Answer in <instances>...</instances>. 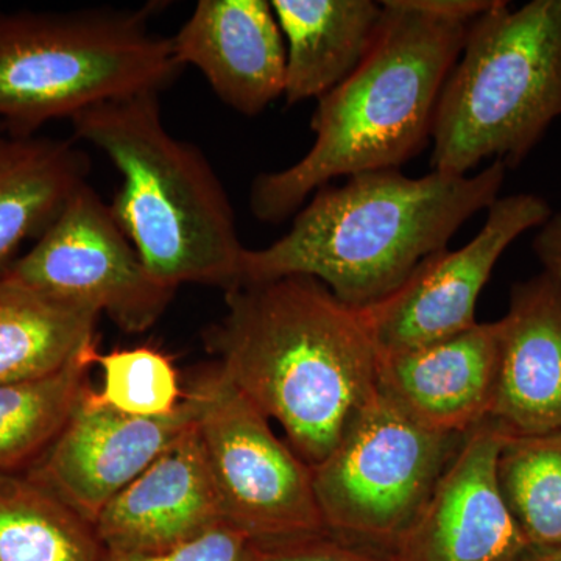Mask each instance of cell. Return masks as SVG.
<instances>
[{
	"label": "cell",
	"mask_w": 561,
	"mask_h": 561,
	"mask_svg": "<svg viewBox=\"0 0 561 561\" xmlns=\"http://www.w3.org/2000/svg\"><path fill=\"white\" fill-rule=\"evenodd\" d=\"M493 0H387L360 65L319 99L312 149L297 164L261 173L250 208L280 224L332 180L400 169L431 140L443 87L468 28Z\"/></svg>",
	"instance_id": "cell-1"
},
{
	"label": "cell",
	"mask_w": 561,
	"mask_h": 561,
	"mask_svg": "<svg viewBox=\"0 0 561 561\" xmlns=\"http://www.w3.org/2000/svg\"><path fill=\"white\" fill-rule=\"evenodd\" d=\"M225 300L227 313L206 331V348L316 467L378 389V350L362 312L300 275L242 284Z\"/></svg>",
	"instance_id": "cell-2"
},
{
	"label": "cell",
	"mask_w": 561,
	"mask_h": 561,
	"mask_svg": "<svg viewBox=\"0 0 561 561\" xmlns=\"http://www.w3.org/2000/svg\"><path fill=\"white\" fill-rule=\"evenodd\" d=\"M505 172L504 162L491 161L476 175L432 171L411 179L382 169L327 184L298 210L286 236L247 249L242 284L311 276L350 308H368L489 209L501 197Z\"/></svg>",
	"instance_id": "cell-3"
},
{
	"label": "cell",
	"mask_w": 561,
	"mask_h": 561,
	"mask_svg": "<svg viewBox=\"0 0 561 561\" xmlns=\"http://www.w3.org/2000/svg\"><path fill=\"white\" fill-rule=\"evenodd\" d=\"M70 122L121 173L111 213L158 283L241 286L247 249L227 191L205 154L168 131L158 92L92 106Z\"/></svg>",
	"instance_id": "cell-4"
},
{
	"label": "cell",
	"mask_w": 561,
	"mask_h": 561,
	"mask_svg": "<svg viewBox=\"0 0 561 561\" xmlns=\"http://www.w3.org/2000/svg\"><path fill=\"white\" fill-rule=\"evenodd\" d=\"M561 116V0H493L468 28L432 125V169L522 164Z\"/></svg>",
	"instance_id": "cell-5"
},
{
	"label": "cell",
	"mask_w": 561,
	"mask_h": 561,
	"mask_svg": "<svg viewBox=\"0 0 561 561\" xmlns=\"http://www.w3.org/2000/svg\"><path fill=\"white\" fill-rule=\"evenodd\" d=\"M142 11L0 13V121L11 135L35 136L47 122L146 92L179 76L172 39L149 28Z\"/></svg>",
	"instance_id": "cell-6"
},
{
	"label": "cell",
	"mask_w": 561,
	"mask_h": 561,
	"mask_svg": "<svg viewBox=\"0 0 561 561\" xmlns=\"http://www.w3.org/2000/svg\"><path fill=\"white\" fill-rule=\"evenodd\" d=\"M463 437L421 426L376 389L330 456L311 468L324 526L393 553Z\"/></svg>",
	"instance_id": "cell-7"
},
{
	"label": "cell",
	"mask_w": 561,
	"mask_h": 561,
	"mask_svg": "<svg viewBox=\"0 0 561 561\" xmlns=\"http://www.w3.org/2000/svg\"><path fill=\"white\" fill-rule=\"evenodd\" d=\"M187 393L224 524L262 545L328 530L312 470L273 432L271 420L232 386L216 362Z\"/></svg>",
	"instance_id": "cell-8"
},
{
	"label": "cell",
	"mask_w": 561,
	"mask_h": 561,
	"mask_svg": "<svg viewBox=\"0 0 561 561\" xmlns=\"http://www.w3.org/2000/svg\"><path fill=\"white\" fill-rule=\"evenodd\" d=\"M3 273L54 300L106 313L127 334L150 330L176 291L147 272L110 205L88 183Z\"/></svg>",
	"instance_id": "cell-9"
},
{
	"label": "cell",
	"mask_w": 561,
	"mask_h": 561,
	"mask_svg": "<svg viewBox=\"0 0 561 561\" xmlns=\"http://www.w3.org/2000/svg\"><path fill=\"white\" fill-rule=\"evenodd\" d=\"M486 210L485 224L467 245L431 254L389 297L359 309L378 356L404 353L474 327L479 297L504 251L553 214L545 198L527 192L500 197Z\"/></svg>",
	"instance_id": "cell-10"
},
{
	"label": "cell",
	"mask_w": 561,
	"mask_h": 561,
	"mask_svg": "<svg viewBox=\"0 0 561 561\" xmlns=\"http://www.w3.org/2000/svg\"><path fill=\"white\" fill-rule=\"evenodd\" d=\"M195 415L187 390L169 415L140 419L103 404L88 386L60 435L25 474L94 526L105 505L142 474Z\"/></svg>",
	"instance_id": "cell-11"
},
{
	"label": "cell",
	"mask_w": 561,
	"mask_h": 561,
	"mask_svg": "<svg viewBox=\"0 0 561 561\" xmlns=\"http://www.w3.org/2000/svg\"><path fill=\"white\" fill-rule=\"evenodd\" d=\"M504 440L505 435L490 420L465 435L394 548L398 561L522 560L530 546L497 483Z\"/></svg>",
	"instance_id": "cell-12"
},
{
	"label": "cell",
	"mask_w": 561,
	"mask_h": 561,
	"mask_svg": "<svg viewBox=\"0 0 561 561\" xmlns=\"http://www.w3.org/2000/svg\"><path fill=\"white\" fill-rule=\"evenodd\" d=\"M500 320L378 357V390L421 426L463 437L490 420L500 376Z\"/></svg>",
	"instance_id": "cell-13"
},
{
	"label": "cell",
	"mask_w": 561,
	"mask_h": 561,
	"mask_svg": "<svg viewBox=\"0 0 561 561\" xmlns=\"http://www.w3.org/2000/svg\"><path fill=\"white\" fill-rule=\"evenodd\" d=\"M224 524L219 496L197 426L105 505L94 523L103 552H161Z\"/></svg>",
	"instance_id": "cell-14"
},
{
	"label": "cell",
	"mask_w": 561,
	"mask_h": 561,
	"mask_svg": "<svg viewBox=\"0 0 561 561\" xmlns=\"http://www.w3.org/2000/svg\"><path fill=\"white\" fill-rule=\"evenodd\" d=\"M171 39L181 68L201 69L217 98L243 116L284 94L286 44L267 0H202Z\"/></svg>",
	"instance_id": "cell-15"
},
{
	"label": "cell",
	"mask_w": 561,
	"mask_h": 561,
	"mask_svg": "<svg viewBox=\"0 0 561 561\" xmlns=\"http://www.w3.org/2000/svg\"><path fill=\"white\" fill-rule=\"evenodd\" d=\"M500 327V376L491 423L505 437L561 432L560 284L546 272L513 284Z\"/></svg>",
	"instance_id": "cell-16"
},
{
	"label": "cell",
	"mask_w": 561,
	"mask_h": 561,
	"mask_svg": "<svg viewBox=\"0 0 561 561\" xmlns=\"http://www.w3.org/2000/svg\"><path fill=\"white\" fill-rule=\"evenodd\" d=\"M286 39L287 105L323 98L370 50L382 18L371 0H272Z\"/></svg>",
	"instance_id": "cell-17"
},
{
	"label": "cell",
	"mask_w": 561,
	"mask_h": 561,
	"mask_svg": "<svg viewBox=\"0 0 561 561\" xmlns=\"http://www.w3.org/2000/svg\"><path fill=\"white\" fill-rule=\"evenodd\" d=\"M90 160L69 140L11 135L0 125V273L87 183Z\"/></svg>",
	"instance_id": "cell-18"
},
{
	"label": "cell",
	"mask_w": 561,
	"mask_h": 561,
	"mask_svg": "<svg viewBox=\"0 0 561 561\" xmlns=\"http://www.w3.org/2000/svg\"><path fill=\"white\" fill-rule=\"evenodd\" d=\"M99 319L0 273V383L60 370L95 342Z\"/></svg>",
	"instance_id": "cell-19"
},
{
	"label": "cell",
	"mask_w": 561,
	"mask_h": 561,
	"mask_svg": "<svg viewBox=\"0 0 561 561\" xmlns=\"http://www.w3.org/2000/svg\"><path fill=\"white\" fill-rule=\"evenodd\" d=\"M95 342L60 370L0 383V474L27 472L60 435L87 389Z\"/></svg>",
	"instance_id": "cell-20"
},
{
	"label": "cell",
	"mask_w": 561,
	"mask_h": 561,
	"mask_svg": "<svg viewBox=\"0 0 561 561\" xmlns=\"http://www.w3.org/2000/svg\"><path fill=\"white\" fill-rule=\"evenodd\" d=\"M94 526L25 472L0 474V561H101Z\"/></svg>",
	"instance_id": "cell-21"
},
{
	"label": "cell",
	"mask_w": 561,
	"mask_h": 561,
	"mask_svg": "<svg viewBox=\"0 0 561 561\" xmlns=\"http://www.w3.org/2000/svg\"><path fill=\"white\" fill-rule=\"evenodd\" d=\"M497 483L530 548H561V432L505 437Z\"/></svg>",
	"instance_id": "cell-22"
},
{
	"label": "cell",
	"mask_w": 561,
	"mask_h": 561,
	"mask_svg": "<svg viewBox=\"0 0 561 561\" xmlns=\"http://www.w3.org/2000/svg\"><path fill=\"white\" fill-rule=\"evenodd\" d=\"M94 365L102 368V389L95 390V397L125 415H169L186 397L172 357L153 346L98 351Z\"/></svg>",
	"instance_id": "cell-23"
},
{
	"label": "cell",
	"mask_w": 561,
	"mask_h": 561,
	"mask_svg": "<svg viewBox=\"0 0 561 561\" xmlns=\"http://www.w3.org/2000/svg\"><path fill=\"white\" fill-rule=\"evenodd\" d=\"M253 545L251 561H398L393 553L345 540L330 530Z\"/></svg>",
	"instance_id": "cell-24"
},
{
	"label": "cell",
	"mask_w": 561,
	"mask_h": 561,
	"mask_svg": "<svg viewBox=\"0 0 561 561\" xmlns=\"http://www.w3.org/2000/svg\"><path fill=\"white\" fill-rule=\"evenodd\" d=\"M253 541L227 524L214 527L194 540L161 552L119 553L103 552L101 561H251Z\"/></svg>",
	"instance_id": "cell-25"
},
{
	"label": "cell",
	"mask_w": 561,
	"mask_h": 561,
	"mask_svg": "<svg viewBox=\"0 0 561 561\" xmlns=\"http://www.w3.org/2000/svg\"><path fill=\"white\" fill-rule=\"evenodd\" d=\"M531 249L541 262L542 272L551 275L561 286V213H553L538 228Z\"/></svg>",
	"instance_id": "cell-26"
},
{
	"label": "cell",
	"mask_w": 561,
	"mask_h": 561,
	"mask_svg": "<svg viewBox=\"0 0 561 561\" xmlns=\"http://www.w3.org/2000/svg\"><path fill=\"white\" fill-rule=\"evenodd\" d=\"M519 561H561V548H529Z\"/></svg>",
	"instance_id": "cell-27"
}]
</instances>
